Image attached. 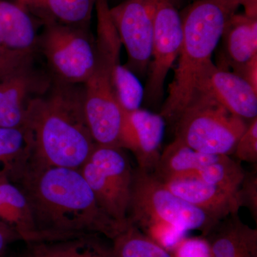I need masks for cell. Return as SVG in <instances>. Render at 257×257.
Masks as SVG:
<instances>
[{"label": "cell", "instance_id": "7c38bea8", "mask_svg": "<svg viewBox=\"0 0 257 257\" xmlns=\"http://www.w3.org/2000/svg\"><path fill=\"white\" fill-rule=\"evenodd\" d=\"M160 181L171 192L218 222L237 214L241 207L238 192L208 184L195 172L179 174Z\"/></svg>", "mask_w": 257, "mask_h": 257}, {"label": "cell", "instance_id": "8fae6325", "mask_svg": "<svg viewBox=\"0 0 257 257\" xmlns=\"http://www.w3.org/2000/svg\"><path fill=\"white\" fill-rule=\"evenodd\" d=\"M165 120L160 114L145 109L124 111L119 148L133 152L138 168L153 172L161 155Z\"/></svg>", "mask_w": 257, "mask_h": 257}, {"label": "cell", "instance_id": "f1b7e54d", "mask_svg": "<svg viewBox=\"0 0 257 257\" xmlns=\"http://www.w3.org/2000/svg\"><path fill=\"white\" fill-rule=\"evenodd\" d=\"M23 241L13 227L0 221V254L6 252L8 246L15 241Z\"/></svg>", "mask_w": 257, "mask_h": 257}, {"label": "cell", "instance_id": "ba28073f", "mask_svg": "<svg viewBox=\"0 0 257 257\" xmlns=\"http://www.w3.org/2000/svg\"><path fill=\"white\" fill-rule=\"evenodd\" d=\"M37 47L45 56L55 78L84 84L90 77L96 58L95 39L89 29L44 23Z\"/></svg>", "mask_w": 257, "mask_h": 257}, {"label": "cell", "instance_id": "9a60e30c", "mask_svg": "<svg viewBox=\"0 0 257 257\" xmlns=\"http://www.w3.org/2000/svg\"><path fill=\"white\" fill-rule=\"evenodd\" d=\"M208 257H257V229L237 214L219 221L207 235Z\"/></svg>", "mask_w": 257, "mask_h": 257}, {"label": "cell", "instance_id": "8992f818", "mask_svg": "<svg viewBox=\"0 0 257 257\" xmlns=\"http://www.w3.org/2000/svg\"><path fill=\"white\" fill-rule=\"evenodd\" d=\"M175 125V138L184 145L201 153L226 156L234 153L248 126L242 118L201 92L194 94Z\"/></svg>", "mask_w": 257, "mask_h": 257}, {"label": "cell", "instance_id": "9c48e42d", "mask_svg": "<svg viewBox=\"0 0 257 257\" xmlns=\"http://www.w3.org/2000/svg\"><path fill=\"white\" fill-rule=\"evenodd\" d=\"M159 0H122L111 7V18L128 56L125 64L143 77L151 60L155 14Z\"/></svg>", "mask_w": 257, "mask_h": 257}, {"label": "cell", "instance_id": "4dcf8cb0", "mask_svg": "<svg viewBox=\"0 0 257 257\" xmlns=\"http://www.w3.org/2000/svg\"><path fill=\"white\" fill-rule=\"evenodd\" d=\"M28 1V0H15V3L24 8V6H25V5L26 4L27 2Z\"/></svg>", "mask_w": 257, "mask_h": 257}, {"label": "cell", "instance_id": "ffe728a7", "mask_svg": "<svg viewBox=\"0 0 257 257\" xmlns=\"http://www.w3.org/2000/svg\"><path fill=\"white\" fill-rule=\"evenodd\" d=\"M30 162L31 146L25 127H0V178L16 184Z\"/></svg>", "mask_w": 257, "mask_h": 257}, {"label": "cell", "instance_id": "484cf974", "mask_svg": "<svg viewBox=\"0 0 257 257\" xmlns=\"http://www.w3.org/2000/svg\"><path fill=\"white\" fill-rule=\"evenodd\" d=\"M239 161L257 162V117L251 119L244 133L238 140L234 152Z\"/></svg>", "mask_w": 257, "mask_h": 257}, {"label": "cell", "instance_id": "e0dca14e", "mask_svg": "<svg viewBox=\"0 0 257 257\" xmlns=\"http://www.w3.org/2000/svg\"><path fill=\"white\" fill-rule=\"evenodd\" d=\"M37 38L36 27L30 13L17 3L0 0V46L34 52Z\"/></svg>", "mask_w": 257, "mask_h": 257}, {"label": "cell", "instance_id": "3957f363", "mask_svg": "<svg viewBox=\"0 0 257 257\" xmlns=\"http://www.w3.org/2000/svg\"><path fill=\"white\" fill-rule=\"evenodd\" d=\"M234 13L217 0H193L181 12L183 39L178 63L160 115L175 124L192 101L198 74L220 42L226 22Z\"/></svg>", "mask_w": 257, "mask_h": 257}, {"label": "cell", "instance_id": "44dd1931", "mask_svg": "<svg viewBox=\"0 0 257 257\" xmlns=\"http://www.w3.org/2000/svg\"><path fill=\"white\" fill-rule=\"evenodd\" d=\"M225 156L201 153L175 138L161 153L153 174L162 180L179 174L197 172Z\"/></svg>", "mask_w": 257, "mask_h": 257}, {"label": "cell", "instance_id": "7402d4cb", "mask_svg": "<svg viewBox=\"0 0 257 257\" xmlns=\"http://www.w3.org/2000/svg\"><path fill=\"white\" fill-rule=\"evenodd\" d=\"M111 241L115 257H173L155 239L131 224Z\"/></svg>", "mask_w": 257, "mask_h": 257}, {"label": "cell", "instance_id": "83f0119b", "mask_svg": "<svg viewBox=\"0 0 257 257\" xmlns=\"http://www.w3.org/2000/svg\"><path fill=\"white\" fill-rule=\"evenodd\" d=\"M232 13H236L240 6L244 8V14L251 18H257V0H217Z\"/></svg>", "mask_w": 257, "mask_h": 257}, {"label": "cell", "instance_id": "5b68a950", "mask_svg": "<svg viewBox=\"0 0 257 257\" xmlns=\"http://www.w3.org/2000/svg\"><path fill=\"white\" fill-rule=\"evenodd\" d=\"M128 220L150 234L199 230L204 236L219 223L171 192L153 172L140 168L134 171Z\"/></svg>", "mask_w": 257, "mask_h": 257}, {"label": "cell", "instance_id": "ac0fdd59", "mask_svg": "<svg viewBox=\"0 0 257 257\" xmlns=\"http://www.w3.org/2000/svg\"><path fill=\"white\" fill-rule=\"evenodd\" d=\"M96 0H28L24 8L42 23L89 29Z\"/></svg>", "mask_w": 257, "mask_h": 257}, {"label": "cell", "instance_id": "4316f807", "mask_svg": "<svg viewBox=\"0 0 257 257\" xmlns=\"http://www.w3.org/2000/svg\"><path fill=\"white\" fill-rule=\"evenodd\" d=\"M240 207L249 209L253 219H257V175L256 172L245 173L238 190Z\"/></svg>", "mask_w": 257, "mask_h": 257}, {"label": "cell", "instance_id": "d4e9b609", "mask_svg": "<svg viewBox=\"0 0 257 257\" xmlns=\"http://www.w3.org/2000/svg\"><path fill=\"white\" fill-rule=\"evenodd\" d=\"M33 52L0 46V81L32 64Z\"/></svg>", "mask_w": 257, "mask_h": 257}, {"label": "cell", "instance_id": "4fadbf2b", "mask_svg": "<svg viewBox=\"0 0 257 257\" xmlns=\"http://www.w3.org/2000/svg\"><path fill=\"white\" fill-rule=\"evenodd\" d=\"M50 81L34 70L32 64L0 81V127L23 126L29 102Z\"/></svg>", "mask_w": 257, "mask_h": 257}, {"label": "cell", "instance_id": "603a6c76", "mask_svg": "<svg viewBox=\"0 0 257 257\" xmlns=\"http://www.w3.org/2000/svg\"><path fill=\"white\" fill-rule=\"evenodd\" d=\"M115 96L123 111L140 109L145 96V89L138 76L125 64H117L114 71Z\"/></svg>", "mask_w": 257, "mask_h": 257}, {"label": "cell", "instance_id": "1f68e13d", "mask_svg": "<svg viewBox=\"0 0 257 257\" xmlns=\"http://www.w3.org/2000/svg\"><path fill=\"white\" fill-rule=\"evenodd\" d=\"M0 257H13V256H10V255H8V253L6 252L3 253V254H0Z\"/></svg>", "mask_w": 257, "mask_h": 257}, {"label": "cell", "instance_id": "d6a6232c", "mask_svg": "<svg viewBox=\"0 0 257 257\" xmlns=\"http://www.w3.org/2000/svg\"><path fill=\"white\" fill-rule=\"evenodd\" d=\"M107 1H108V3H109V0H107Z\"/></svg>", "mask_w": 257, "mask_h": 257}, {"label": "cell", "instance_id": "7a4b0ae2", "mask_svg": "<svg viewBox=\"0 0 257 257\" xmlns=\"http://www.w3.org/2000/svg\"><path fill=\"white\" fill-rule=\"evenodd\" d=\"M84 84L55 78L29 102L23 126L34 167L80 170L96 146L84 112Z\"/></svg>", "mask_w": 257, "mask_h": 257}, {"label": "cell", "instance_id": "277c9868", "mask_svg": "<svg viewBox=\"0 0 257 257\" xmlns=\"http://www.w3.org/2000/svg\"><path fill=\"white\" fill-rule=\"evenodd\" d=\"M107 0H96L95 64L84 84V112L96 145L119 147L124 119L114 88V71L120 62L121 42Z\"/></svg>", "mask_w": 257, "mask_h": 257}, {"label": "cell", "instance_id": "cb8c5ba5", "mask_svg": "<svg viewBox=\"0 0 257 257\" xmlns=\"http://www.w3.org/2000/svg\"><path fill=\"white\" fill-rule=\"evenodd\" d=\"M195 172L204 182L235 192L239 190L245 175L239 162L231 160L229 156H225Z\"/></svg>", "mask_w": 257, "mask_h": 257}, {"label": "cell", "instance_id": "30bf717a", "mask_svg": "<svg viewBox=\"0 0 257 257\" xmlns=\"http://www.w3.org/2000/svg\"><path fill=\"white\" fill-rule=\"evenodd\" d=\"M197 92L210 96L231 114L243 119L257 117V92L239 75L219 68L211 60L198 74L194 94Z\"/></svg>", "mask_w": 257, "mask_h": 257}, {"label": "cell", "instance_id": "5bb4252c", "mask_svg": "<svg viewBox=\"0 0 257 257\" xmlns=\"http://www.w3.org/2000/svg\"><path fill=\"white\" fill-rule=\"evenodd\" d=\"M219 68L237 74L257 55V18L234 13L226 22L221 35Z\"/></svg>", "mask_w": 257, "mask_h": 257}, {"label": "cell", "instance_id": "2e32d148", "mask_svg": "<svg viewBox=\"0 0 257 257\" xmlns=\"http://www.w3.org/2000/svg\"><path fill=\"white\" fill-rule=\"evenodd\" d=\"M98 234H85L65 239L26 243L20 257H115Z\"/></svg>", "mask_w": 257, "mask_h": 257}, {"label": "cell", "instance_id": "52a82bcc", "mask_svg": "<svg viewBox=\"0 0 257 257\" xmlns=\"http://www.w3.org/2000/svg\"><path fill=\"white\" fill-rule=\"evenodd\" d=\"M79 171L103 211L126 228L134 170L123 149L96 145Z\"/></svg>", "mask_w": 257, "mask_h": 257}, {"label": "cell", "instance_id": "6da1fadb", "mask_svg": "<svg viewBox=\"0 0 257 257\" xmlns=\"http://www.w3.org/2000/svg\"><path fill=\"white\" fill-rule=\"evenodd\" d=\"M16 184L30 204L38 241L85 234L112 240L125 229L103 211L79 170L29 166Z\"/></svg>", "mask_w": 257, "mask_h": 257}, {"label": "cell", "instance_id": "d6986e66", "mask_svg": "<svg viewBox=\"0 0 257 257\" xmlns=\"http://www.w3.org/2000/svg\"><path fill=\"white\" fill-rule=\"evenodd\" d=\"M0 221L9 225L25 243L38 241L30 204L17 184L0 178Z\"/></svg>", "mask_w": 257, "mask_h": 257}, {"label": "cell", "instance_id": "f546056e", "mask_svg": "<svg viewBox=\"0 0 257 257\" xmlns=\"http://www.w3.org/2000/svg\"><path fill=\"white\" fill-rule=\"evenodd\" d=\"M236 74L246 81L257 92V55L245 64Z\"/></svg>", "mask_w": 257, "mask_h": 257}]
</instances>
